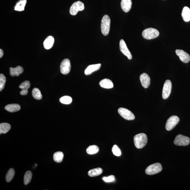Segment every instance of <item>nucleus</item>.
Instances as JSON below:
<instances>
[{
    "label": "nucleus",
    "mask_w": 190,
    "mask_h": 190,
    "mask_svg": "<svg viewBox=\"0 0 190 190\" xmlns=\"http://www.w3.org/2000/svg\"><path fill=\"white\" fill-rule=\"evenodd\" d=\"M112 151L113 153L117 156H120L121 154V152L120 150L119 149L118 146L116 145H114L112 148Z\"/></svg>",
    "instance_id": "32"
},
{
    "label": "nucleus",
    "mask_w": 190,
    "mask_h": 190,
    "mask_svg": "<svg viewBox=\"0 0 190 190\" xmlns=\"http://www.w3.org/2000/svg\"><path fill=\"white\" fill-rule=\"evenodd\" d=\"M54 42V39L51 36H48L43 42L44 47L46 49H51L53 46Z\"/></svg>",
    "instance_id": "19"
},
{
    "label": "nucleus",
    "mask_w": 190,
    "mask_h": 190,
    "mask_svg": "<svg viewBox=\"0 0 190 190\" xmlns=\"http://www.w3.org/2000/svg\"><path fill=\"white\" fill-rule=\"evenodd\" d=\"M6 82L5 76L2 74H0V91H2L5 88Z\"/></svg>",
    "instance_id": "31"
},
{
    "label": "nucleus",
    "mask_w": 190,
    "mask_h": 190,
    "mask_svg": "<svg viewBox=\"0 0 190 190\" xmlns=\"http://www.w3.org/2000/svg\"><path fill=\"white\" fill-rule=\"evenodd\" d=\"M133 139L135 147L139 149L145 147L148 142L147 135L144 133H139L135 135Z\"/></svg>",
    "instance_id": "1"
},
{
    "label": "nucleus",
    "mask_w": 190,
    "mask_h": 190,
    "mask_svg": "<svg viewBox=\"0 0 190 190\" xmlns=\"http://www.w3.org/2000/svg\"><path fill=\"white\" fill-rule=\"evenodd\" d=\"M119 114L125 120H134L135 116L130 110L124 108H120L118 110Z\"/></svg>",
    "instance_id": "7"
},
{
    "label": "nucleus",
    "mask_w": 190,
    "mask_h": 190,
    "mask_svg": "<svg viewBox=\"0 0 190 190\" xmlns=\"http://www.w3.org/2000/svg\"><path fill=\"white\" fill-rule=\"evenodd\" d=\"M5 109L10 112H14L19 111L20 109V105L17 104H10L6 106Z\"/></svg>",
    "instance_id": "20"
},
{
    "label": "nucleus",
    "mask_w": 190,
    "mask_h": 190,
    "mask_svg": "<svg viewBox=\"0 0 190 190\" xmlns=\"http://www.w3.org/2000/svg\"><path fill=\"white\" fill-rule=\"evenodd\" d=\"M162 170L161 164L157 163L148 166L146 168L145 172L146 174L148 175H153L161 172Z\"/></svg>",
    "instance_id": "4"
},
{
    "label": "nucleus",
    "mask_w": 190,
    "mask_h": 190,
    "mask_svg": "<svg viewBox=\"0 0 190 190\" xmlns=\"http://www.w3.org/2000/svg\"><path fill=\"white\" fill-rule=\"evenodd\" d=\"M175 52L182 61L185 63H187L189 62L190 60V56L186 52L180 49L176 50Z\"/></svg>",
    "instance_id": "12"
},
{
    "label": "nucleus",
    "mask_w": 190,
    "mask_h": 190,
    "mask_svg": "<svg viewBox=\"0 0 190 190\" xmlns=\"http://www.w3.org/2000/svg\"><path fill=\"white\" fill-rule=\"evenodd\" d=\"M140 80L142 86L147 89L149 87L150 83V79L148 75L145 73L142 74L140 76Z\"/></svg>",
    "instance_id": "13"
},
{
    "label": "nucleus",
    "mask_w": 190,
    "mask_h": 190,
    "mask_svg": "<svg viewBox=\"0 0 190 190\" xmlns=\"http://www.w3.org/2000/svg\"><path fill=\"white\" fill-rule=\"evenodd\" d=\"M84 9V4L80 1H77L70 7V13L72 15H76L79 11H83Z\"/></svg>",
    "instance_id": "6"
},
{
    "label": "nucleus",
    "mask_w": 190,
    "mask_h": 190,
    "mask_svg": "<svg viewBox=\"0 0 190 190\" xmlns=\"http://www.w3.org/2000/svg\"><path fill=\"white\" fill-rule=\"evenodd\" d=\"M60 101L62 104L68 105L72 103V99L71 97L69 96H64L60 98Z\"/></svg>",
    "instance_id": "30"
},
{
    "label": "nucleus",
    "mask_w": 190,
    "mask_h": 190,
    "mask_svg": "<svg viewBox=\"0 0 190 190\" xmlns=\"http://www.w3.org/2000/svg\"><path fill=\"white\" fill-rule=\"evenodd\" d=\"M32 95L33 97L36 100H41L42 99V95L41 92L38 89L34 88L32 91Z\"/></svg>",
    "instance_id": "29"
},
{
    "label": "nucleus",
    "mask_w": 190,
    "mask_h": 190,
    "mask_svg": "<svg viewBox=\"0 0 190 190\" xmlns=\"http://www.w3.org/2000/svg\"><path fill=\"white\" fill-rule=\"evenodd\" d=\"M174 143L175 145L177 146H187L190 143V139L188 137L179 135L175 137Z\"/></svg>",
    "instance_id": "5"
},
{
    "label": "nucleus",
    "mask_w": 190,
    "mask_h": 190,
    "mask_svg": "<svg viewBox=\"0 0 190 190\" xmlns=\"http://www.w3.org/2000/svg\"><path fill=\"white\" fill-rule=\"evenodd\" d=\"M71 69L70 60L66 58L61 62L60 64V71L63 74L66 75L69 73Z\"/></svg>",
    "instance_id": "10"
},
{
    "label": "nucleus",
    "mask_w": 190,
    "mask_h": 190,
    "mask_svg": "<svg viewBox=\"0 0 190 190\" xmlns=\"http://www.w3.org/2000/svg\"><path fill=\"white\" fill-rule=\"evenodd\" d=\"M172 84L170 80H167L164 83L162 91V97L164 99H167L172 91Z\"/></svg>",
    "instance_id": "9"
},
{
    "label": "nucleus",
    "mask_w": 190,
    "mask_h": 190,
    "mask_svg": "<svg viewBox=\"0 0 190 190\" xmlns=\"http://www.w3.org/2000/svg\"><path fill=\"white\" fill-rule=\"evenodd\" d=\"M26 2V0H20L18 1L14 7V10L19 11H23Z\"/></svg>",
    "instance_id": "22"
},
{
    "label": "nucleus",
    "mask_w": 190,
    "mask_h": 190,
    "mask_svg": "<svg viewBox=\"0 0 190 190\" xmlns=\"http://www.w3.org/2000/svg\"><path fill=\"white\" fill-rule=\"evenodd\" d=\"M99 151L98 147L95 145L90 146L86 149L87 153L89 154H97Z\"/></svg>",
    "instance_id": "26"
},
{
    "label": "nucleus",
    "mask_w": 190,
    "mask_h": 190,
    "mask_svg": "<svg viewBox=\"0 0 190 190\" xmlns=\"http://www.w3.org/2000/svg\"><path fill=\"white\" fill-rule=\"evenodd\" d=\"M103 172V170L101 168L93 169L90 170L88 172V175L89 176L93 177L98 176Z\"/></svg>",
    "instance_id": "24"
},
{
    "label": "nucleus",
    "mask_w": 190,
    "mask_h": 190,
    "mask_svg": "<svg viewBox=\"0 0 190 190\" xmlns=\"http://www.w3.org/2000/svg\"><path fill=\"white\" fill-rule=\"evenodd\" d=\"M102 179L106 182H111L114 181L115 177L114 175H112L108 177H104Z\"/></svg>",
    "instance_id": "33"
},
{
    "label": "nucleus",
    "mask_w": 190,
    "mask_h": 190,
    "mask_svg": "<svg viewBox=\"0 0 190 190\" xmlns=\"http://www.w3.org/2000/svg\"><path fill=\"white\" fill-rule=\"evenodd\" d=\"M32 173L30 171H28L25 173L24 176V182L25 185H28L30 182L32 177Z\"/></svg>",
    "instance_id": "28"
},
{
    "label": "nucleus",
    "mask_w": 190,
    "mask_h": 190,
    "mask_svg": "<svg viewBox=\"0 0 190 190\" xmlns=\"http://www.w3.org/2000/svg\"><path fill=\"white\" fill-rule=\"evenodd\" d=\"M11 125L7 123H2L0 124V133L1 134L7 133L11 129Z\"/></svg>",
    "instance_id": "23"
},
{
    "label": "nucleus",
    "mask_w": 190,
    "mask_h": 190,
    "mask_svg": "<svg viewBox=\"0 0 190 190\" xmlns=\"http://www.w3.org/2000/svg\"><path fill=\"white\" fill-rule=\"evenodd\" d=\"M111 24L110 18L107 15L103 16L101 20V29L102 34L104 36H107L109 34Z\"/></svg>",
    "instance_id": "2"
},
{
    "label": "nucleus",
    "mask_w": 190,
    "mask_h": 190,
    "mask_svg": "<svg viewBox=\"0 0 190 190\" xmlns=\"http://www.w3.org/2000/svg\"><path fill=\"white\" fill-rule=\"evenodd\" d=\"M100 86L104 89H110L114 87L113 83L110 79H103L99 83Z\"/></svg>",
    "instance_id": "18"
},
{
    "label": "nucleus",
    "mask_w": 190,
    "mask_h": 190,
    "mask_svg": "<svg viewBox=\"0 0 190 190\" xmlns=\"http://www.w3.org/2000/svg\"><path fill=\"white\" fill-rule=\"evenodd\" d=\"M101 66V64H92L87 67L85 71V74L86 76L91 75L94 72L98 70Z\"/></svg>",
    "instance_id": "14"
},
{
    "label": "nucleus",
    "mask_w": 190,
    "mask_h": 190,
    "mask_svg": "<svg viewBox=\"0 0 190 190\" xmlns=\"http://www.w3.org/2000/svg\"><path fill=\"white\" fill-rule=\"evenodd\" d=\"M30 86V83L28 81H24L19 86V88L22 90L20 92V94L22 95H26L28 93V89Z\"/></svg>",
    "instance_id": "16"
},
{
    "label": "nucleus",
    "mask_w": 190,
    "mask_h": 190,
    "mask_svg": "<svg viewBox=\"0 0 190 190\" xmlns=\"http://www.w3.org/2000/svg\"><path fill=\"white\" fill-rule=\"evenodd\" d=\"M159 35V32L157 29L153 28H149L145 29L142 33V35L144 39H155Z\"/></svg>",
    "instance_id": "3"
},
{
    "label": "nucleus",
    "mask_w": 190,
    "mask_h": 190,
    "mask_svg": "<svg viewBox=\"0 0 190 190\" xmlns=\"http://www.w3.org/2000/svg\"><path fill=\"white\" fill-rule=\"evenodd\" d=\"M3 51L2 49H0V58H1L2 57L3 55Z\"/></svg>",
    "instance_id": "34"
},
{
    "label": "nucleus",
    "mask_w": 190,
    "mask_h": 190,
    "mask_svg": "<svg viewBox=\"0 0 190 190\" xmlns=\"http://www.w3.org/2000/svg\"><path fill=\"white\" fill-rule=\"evenodd\" d=\"M179 119L178 117L173 116L170 117L167 121L166 125V128L167 131H170L174 129L178 124Z\"/></svg>",
    "instance_id": "8"
},
{
    "label": "nucleus",
    "mask_w": 190,
    "mask_h": 190,
    "mask_svg": "<svg viewBox=\"0 0 190 190\" xmlns=\"http://www.w3.org/2000/svg\"><path fill=\"white\" fill-rule=\"evenodd\" d=\"M182 16L184 21L189 22L190 20V9L187 7H184L182 12Z\"/></svg>",
    "instance_id": "21"
},
{
    "label": "nucleus",
    "mask_w": 190,
    "mask_h": 190,
    "mask_svg": "<svg viewBox=\"0 0 190 190\" xmlns=\"http://www.w3.org/2000/svg\"><path fill=\"white\" fill-rule=\"evenodd\" d=\"M132 5L131 0H122L121 2V8L125 12H128L130 11Z\"/></svg>",
    "instance_id": "15"
},
{
    "label": "nucleus",
    "mask_w": 190,
    "mask_h": 190,
    "mask_svg": "<svg viewBox=\"0 0 190 190\" xmlns=\"http://www.w3.org/2000/svg\"><path fill=\"white\" fill-rule=\"evenodd\" d=\"M120 51L123 54L126 56L129 60L132 59V55L123 39H121L120 41Z\"/></svg>",
    "instance_id": "11"
},
{
    "label": "nucleus",
    "mask_w": 190,
    "mask_h": 190,
    "mask_svg": "<svg viewBox=\"0 0 190 190\" xmlns=\"http://www.w3.org/2000/svg\"><path fill=\"white\" fill-rule=\"evenodd\" d=\"M15 175V171H14L13 168L10 169L7 173V175L5 177L6 181L7 182H9L11 181Z\"/></svg>",
    "instance_id": "27"
},
{
    "label": "nucleus",
    "mask_w": 190,
    "mask_h": 190,
    "mask_svg": "<svg viewBox=\"0 0 190 190\" xmlns=\"http://www.w3.org/2000/svg\"><path fill=\"white\" fill-rule=\"evenodd\" d=\"M10 75L12 76H19L23 72V69L20 66H17L15 68H10Z\"/></svg>",
    "instance_id": "17"
},
{
    "label": "nucleus",
    "mask_w": 190,
    "mask_h": 190,
    "mask_svg": "<svg viewBox=\"0 0 190 190\" xmlns=\"http://www.w3.org/2000/svg\"><path fill=\"white\" fill-rule=\"evenodd\" d=\"M64 154L62 152L58 151L55 152L53 155V159L54 161L58 163H60L64 159Z\"/></svg>",
    "instance_id": "25"
}]
</instances>
